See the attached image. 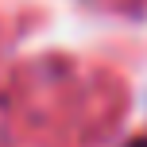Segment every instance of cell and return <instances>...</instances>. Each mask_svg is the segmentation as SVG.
I'll return each mask as SVG.
<instances>
[{"label":"cell","instance_id":"1","mask_svg":"<svg viewBox=\"0 0 147 147\" xmlns=\"http://www.w3.org/2000/svg\"><path fill=\"white\" fill-rule=\"evenodd\" d=\"M128 147H147V140H136V143H128Z\"/></svg>","mask_w":147,"mask_h":147}]
</instances>
